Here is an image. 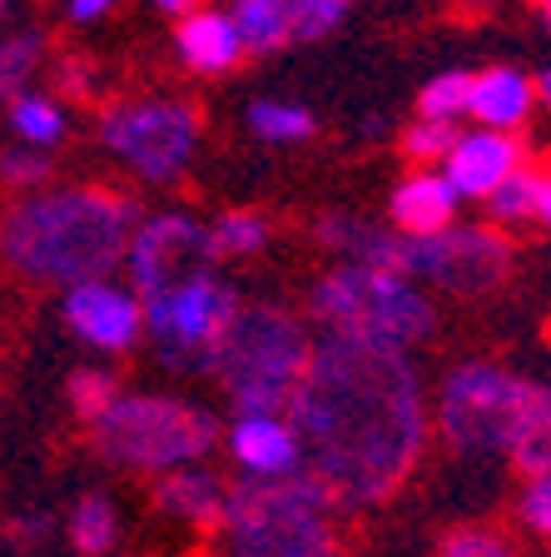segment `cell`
Masks as SVG:
<instances>
[{
    "label": "cell",
    "instance_id": "obj_1",
    "mask_svg": "<svg viewBox=\"0 0 551 557\" xmlns=\"http://www.w3.org/2000/svg\"><path fill=\"white\" fill-rule=\"evenodd\" d=\"M299 468L328 493L334 512H363L392 498L427 443V398L413 359L323 334L288 398Z\"/></svg>",
    "mask_w": 551,
    "mask_h": 557
},
{
    "label": "cell",
    "instance_id": "obj_2",
    "mask_svg": "<svg viewBox=\"0 0 551 557\" xmlns=\"http://www.w3.org/2000/svg\"><path fill=\"white\" fill-rule=\"evenodd\" d=\"M139 224L135 199L110 185L30 189L0 214V264L30 284H85L125 264V244Z\"/></svg>",
    "mask_w": 551,
    "mask_h": 557
},
{
    "label": "cell",
    "instance_id": "obj_3",
    "mask_svg": "<svg viewBox=\"0 0 551 557\" xmlns=\"http://www.w3.org/2000/svg\"><path fill=\"white\" fill-rule=\"evenodd\" d=\"M437 433L458 453H506L522 478L551 473V394L541 379L467 359L437 388Z\"/></svg>",
    "mask_w": 551,
    "mask_h": 557
},
{
    "label": "cell",
    "instance_id": "obj_4",
    "mask_svg": "<svg viewBox=\"0 0 551 557\" xmlns=\"http://www.w3.org/2000/svg\"><path fill=\"white\" fill-rule=\"evenodd\" d=\"M309 313L313 324H323V334L373 348H398V354L417 348L437 329V309L417 278L353 264V259H338L328 274H318L309 294Z\"/></svg>",
    "mask_w": 551,
    "mask_h": 557
},
{
    "label": "cell",
    "instance_id": "obj_5",
    "mask_svg": "<svg viewBox=\"0 0 551 557\" xmlns=\"http://www.w3.org/2000/svg\"><path fill=\"white\" fill-rule=\"evenodd\" d=\"M218 533L229 557H334V503L303 468L284 478H243L224 493Z\"/></svg>",
    "mask_w": 551,
    "mask_h": 557
},
{
    "label": "cell",
    "instance_id": "obj_6",
    "mask_svg": "<svg viewBox=\"0 0 551 557\" xmlns=\"http://www.w3.org/2000/svg\"><path fill=\"white\" fill-rule=\"evenodd\" d=\"M313 354V334L284 304H239L218 338L214 379L239 413H284Z\"/></svg>",
    "mask_w": 551,
    "mask_h": 557
},
{
    "label": "cell",
    "instance_id": "obj_7",
    "mask_svg": "<svg viewBox=\"0 0 551 557\" xmlns=\"http://www.w3.org/2000/svg\"><path fill=\"white\" fill-rule=\"evenodd\" d=\"M218 418L174 394H120L90 423V443L104 463L129 473H170L199 463L218 443Z\"/></svg>",
    "mask_w": 551,
    "mask_h": 557
},
{
    "label": "cell",
    "instance_id": "obj_8",
    "mask_svg": "<svg viewBox=\"0 0 551 557\" xmlns=\"http://www.w3.org/2000/svg\"><path fill=\"white\" fill-rule=\"evenodd\" d=\"M239 294L234 284L214 274V264L189 269L184 278L164 284V289L145 294L139 313H145V334L154 338L160 359L179 373H209L218 354V338L229 334L234 313H239Z\"/></svg>",
    "mask_w": 551,
    "mask_h": 557
},
{
    "label": "cell",
    "instance_id": "obj_9",
    "mask_svg": "<svg viewBox=\"0 0 551 557\" xmlns=\"http://www.w3.org/2000/svg\"><path fill=\"white\" fill-rule=\"evenodd\" d=\"M199 110L174 95L115 100L100 115V145L145 185H174L199 150Z\"/></svg>",
    "mask_w": 551,
    "mask_h": 557
},
{
    "label": "cell",
    "instance_id": "obj_10",
    "mask_svg": "<svg viewBox=\"0 0 551 557\" xmlns=\"http://www.w3.org/2000/svg\"><path fill=\"white\" fill-rule=\"evenodd\" d=\"M512 264H517V249L497 224L452 220L437 234H402V274L462 299L497 294L512 278Z\"/></svg>",
    "mask_w": 551,
    "mask_h": 557
},
{
    "label": "cell",
    "instance_id": "obj_11",
    "mask_svg": "<svg viewBox=\"0 0 551 557\" xmlns=\"http://www.w3.org/2000/svg\"><path fill=\"white\" fill-rule=\"evenodd\" d=\"M214 264L204 249V224L184 209H164V214H150L139 220L135 234L125 244V269H129V289L145 299V294L164 289L174 278H184L189 269Z\"/></svg>",
    "mask_w": 551,
    "mask_h": 557
},
{
    "label": "cell",
    "instance_id": "obj_12",
    "mask_svg": "<svg viewBox=\"0 0 551 557\" xmlns=\"http://www.w3.org/2000/svg\"><path fill=\"white\" fill-rule=\"evenodd\" d=\"M65 313L70 334L80 344L100 348V354H129V348L145 338V313H139V294L110 278H85V284H70L65 289Z\"/></svg>",
    "mask_w": 551,
    "mask_h": 557
},
{
    "label": "cell",
    "instance_id": "obj_13",
    "mask_svg": "<svg viewBox=\"0 0 551 557\" xmlns=\"http://www.w3.org/2000/svg\"><path fill=\"white\" fill-rule=\"evenodd\" d=\"M527 145L512 129H458L452 150L442 154V180L458 189V199H487L506 174L527 164Z\"/></svg>",
    "mask_w": 551,
    "mask_h": 557
},
{
    "label": "cell",
    "instance_id": "obj_14",
    "mask_svg": "<svg viewBox=\"0 0 551 557\" xmlns=\"http://www.w3.org/2000/svg\"><path fill=\"white\" fill-rule=\"evenodd\" d=\"M174 55L195 70V75L214 81V75L239 70L249 50H243V35L224 5H195V11H184L179 25H174Z\"/></svg>",
    "mask_w": 551,
    "mask_h": 557
},
{
    "label": "cell",
    "instance_id": "obj_15",
    "mask_svg": "<svg viewBox=\"0 0 551 557\" xmlns=\"http://www.w3.org/2000/svg\"><path fill=\"white\" fill-rule=\"evenodd\" d=\"M537 104V85L517 65H487L467 81V120H477L483 129H512L517 135L522 125H531Z\"/></svg>",
    "mask_w": 551,
    "mask_h": 557
},
{
    "label": "cell",
    "instance_id": "obj_16",
    "mask_svg": "<svg viewBox=\"0 0 551 557\" xmlns=\"http://www.w3.org/2000/svg\"><path fill=\"white\" fill-rule=\"evenodd\" d=\"M224 443H229L234 463L243 468V478H284L299 468V438L284 413H239Z\"/></svg>",
    "mask_w": 551,
    "mask_h": 557
},
{
    "label": "cell",
    "instance_id": "obj_17",
    "mask_svg": "<svg viewBox=\"0 0 551 557\" xmlns=\"http://www.w3.org/2000/svg\"><path fill=\"white\" fill-rule=\"evenodd\" d=\"M458 205L462 199L442 180V170H413L388 195V220L398 234H437L458 220Z\"/></svg>",
    "mask_w": 551,
    "mask_h": 557
},
{
    "label": "cell",
    "instance_id": "obj_18",
    "mask_svg": "<svg viewBox=\"0 0 551 557\" xmlns=\"http://www.w3.org/2000/svg\"><path fill=\"white\" fill-rule=\"evenodd\" d=\"M224 493H229V487L218 483L209 468L184 463V468L160 473V483H154V508L174 522L199 528V533H214L218 522H224Z\"/></svg>",
    "mask_w": 551,
    "mask_h": 557
},
{
    "label": "cell",
    "instance_id": "obj_19",
    "mask_svg": "<svg viewBox=\"0 0 551 557\" xmlns=\"http://www.w3.org/2000/svg\"><path fill=\"white\" fill-rule=\"evenodd\" d=\"M487 214L497 230H527V224L551 220V174L541 164H517L502 185L487 195Z\"/></svg>",
    "mask_w": 551,
    "mask_h": 557
},
{
    "label": "cell",
    "instance_id": "obj_20",
    "mask_svg": "<svg viewBox=\"0 0 551 557\" xmlns=\"http://www.w3.org/2000/svg\"><path fill=\"white\" fill-rule=\"evenodd\" d=\"M5 110H11V135L15 145H30V150H55L60 139L70 135V115L65 104L55 100V95L46 90H21L5 100Z\"/></svg>",
    "mask_w": 551,
    "mask_h": 557
},
{
    "label": "cell",
    "instance_id": "obj_21",
    "mask_svg": "<svg viewBox=\"0 0 551 557\" xmlns=\"http://www.w3.org/2000/svg\"><path fill=\"white\" fill-rule=\"evenodd\" d=\"M229 15L249 55H274L293 40V0H234Z\"/></svg>",
    "mask_w": 551,
    "mask_h": 557
},
{
    "label": "cell",
    "instance_id": "obj_22",
    "mask_svg": "<svg viewBox=\"0 0 551 557\" xmlns=\"http://www.w3.org/2000/svg\"><path fill=\"white\" fill-rule=\"evenodd\" d=\"M268 220L259 209H224L214 224H204V249L209 259H249L268 244Z\"/></svg>",
    "mask_w": 551,
    "mask_h": 557
},
{
    "label": "cell",
    "instance_id": "obj_23",
    "mask_svg": "<svg viewBox=\"0 0 551 557\" xmlns=\"http://www.w3.org/2000/svg\"><path fill=\"white\" fill-rule=\"evenodd\" d=\"M65 533H70V543H75V553H80V557L115 553V543H120V512H115V503L100 498V493H85V498L70 508Z\"/></svg>",
    "mask_w": 551,
    "mask_h": 557
},
{
    "label": "cell",
    "instance_id": "obj_24",
    "mask_svg": "<svg viewBox=\"0 0 551 557\" xmlns=\"http://www.w3.org/2000/svg\"><path fill=\"white\" fill-rule=\"evenodd\" d=\"M243 125H249L253 139H264V145H303V139H313L318 120L299 100H253Z\"/></svg>",
    "mask_w": 551,
    "mask_h": 557
},
{
    "label": "cell",
    "instance_id": "obj_25",
    "mask_svg": "<svg viewBox=\"0 0 551 557\" xmlns=\"http://www.w3.org/2000/svg\"><path fill=\"white\" fill-rule=\"evenodd\" d=\"M40 60H46V40L35 30L5 35V40H0V100L30 90V81L40 75Z\"/></svg>",
    "mask_w": 551,
    "mask_h": 557
},
{
    "label": "cell",
    "instance_id": "obj_26",
    "mask_svg": "<svg viewBox=\"0 0 551 557\" xmlns=\"http://www.w3.org/2000/svg\"><path fill=\"white\" fill-rule=\"evenodd\" d=\"M467 81L472 70H442L417 90V115L423 120H452L458 125L467 115Z\"/></svg>",
    "mask_w": 551,
    "mask_h": 557
},
{
    "label": "cell",
    "instance_id": "obj_27",
    "mask_svg": "<svg viewBox=\"0 0 551 557\" xmlns=\"http://www.w3.org/2000/svg\"><path fill=\"white\" fill-rule=\"evenodd\" d=\"M65 398H70V408H75L80 423H95V418L120 398V379L110 369H75L65 383Z\"/></svg>",
    "mask_w": 551,
    "mask_h": 557
},
{
    "label": "cell",
    "instance_id": "obj_28",
    "mask_svg": "<svg viewBox=\"0 0 551 557\" xmlns=\"http://www.w3.org/2000/svg\"><path fill=\"white\" fill-rule=\"evenodd\" d=\"M452 139H458V125L452 120H423L417 115L413 125L402 129V154L413 164H442V154L452 150Z\"/></svg>",
    "mask_w": 551,
    "mask_h": 557
},
{
    "label": "cell",
    "instance_id": "obj_29",
    "mask_svg": "<svg viewBox=\"0 0 551 557\" xmlns=\"http://www.w3.org/2000/svg\"><path fill=\"white\" fill-rule=\"evenodd\" d=\"M437 557H517V543L497 528H452L442 543H437Z\"/></svg>",
    "mask_w": 551,
    "mask_h": 557
},
{
    "label": "cell",
    "instance_id": "obj_30",
    "mask_svg": "<svg viewBox=\"0 0 551 557\" xmlns=\"http://www.w3.org/2000/svg\"><path fill=\"white\" fill-rule=\"evenodd\" d=\"M50 180V154L46 150H30V145H15V150H0V185L5 189H46Z\"/></svg>",
    "mask_w": 551,
    "mask_h": 557
},
{
    "label": "cell",
    "instance_id": "obj_31",
    "mask_svg": "<svg viewBox=\"0 0 551 557\" xmlns=\"http://www.w3.org/2000/svg\"><path fill=\"white\" fill-rule=\"evenodd\" d=\"M353 0H293V40H323L348 21Z\"/></svg>",
    "mask_w": 551,
    "mask_h": 557
},
{
    "label": "cell",
    "instance_id": "obj_32",
    "mask_svg": "<svg viewBox=\"0 0 551 557\" xmlns=\"http://www.w3.org/2000/svg\"><path fill=\"white\" fill-rule=\"evenodd\" d=\"M517 512L531 533H551V473H531L527 483H522Z\"/></svg>",
    "mask_w": 551,
    "mask_h": 557
},
{
    "label": "cell",
    "instance_id": "obj_33",
    "mask_svg": "<svg viewBox=\"0 0 551 557\" xmlns=\"http://www.w3.org/2000/svg\"><path fill=\"white\" fill-rule=\"evenodd\" d=\"M46 537H50V518H46V512H15V518H5V543L21 547V553H35Z\"/></svg>",
    "mask_w": 551,
    "mask_h": 557
},
{
    "label": "cell",
    "instance_id": "obj_34",
    "mask_svg": "<svg viewBox=\"0 0 551 557\" xmlns=\"http://www.w3.org/2000/svg\"><path fill=\"white\" fill-rule=\"evenodd\" d=\"M90 81H95V70L85 65V60H75V55L60 60V85H65V95H90L95 90Z\"/></svg>",
    "mask_w": 551,
    "mask_h": 557
},
{
    "label": "cell",
    "instance_id": "obj_35",
    "mask_svg": "<svg viewBox=\"0 0 551 557\" xmlns=\"http://www.w3.org/2000/svg\"><path fill=\"white\" fill-rule=\"evenodd\" d=\"M115 5H120V0H65V15L75 25H90V21H104Z\"/></svg>",
    "mask_w": 551,
    "mask_h": 557
},
{
    "label": "cell",
    "instance_id": "obj_36",
    "mask_svg": "<svg viewBox=\"0 0 551 557\" xmlns=\"http://www.w3.org/2000/svg\"><path fill=\"white\" fill-rule=\"evenodd\" d=\"M145 5H154L160 15H184V11H195L199 0H145Z\"/></svg>",
    "mask_w": 551,
    "mask_h": 557
},
{
    "label": "cell",
    "instance_id": "obj_37",
    "mask_svg": "<svg viewBox=\"0 0 551 557\" xmlns=\"http://www.w3.org/2000/svg\"><path fill=\"white\" fill-rule=\"evenodd\" d=\"M462 5H467V11H492L497 0H462Z\"/></svg>",
    "mask_w": 551,
    "mask_h": 557
},
{
    "label": "cell",
    "instance_id": "obj_38",
    "mask_svg": "<svg viewBox=\"0 0 551 557\" xmlns=\"http://www.w3.org/2000/svg\"><path fill=\"white\" fill-rule=\"evenodd\" d=\"M527 5H537V11H547V5H551V0H527Z\"/></svg>",
    "mask_w": 551,
    "mask_h": 557
},
{
    "label": "cell",
    "instance_id": "obj_39",
    "mask_svg": "<svg viewBox=\"0 0 551 557\" xmlns=\"http://www.w3.org/2000/svg\"><path fill=\"white\" fill-rule=\"evenodd\" d=\"M5 5H11V0H0V15H5Z\"/></svg>",
    "mask_w": 551,
    "mask_h": 557
},
{
    "label": "cell",
    "instance_id": "obj_40",
    "mask_svg": "<svg viewBox=\"0 0 551 557\" xmlns=\"http://www.w3.org/2000/svg\"><path fill=\"white\" fill-rule=\"evenodd\" d=\"M334 557H343V553H334Z\"/></svg>",
    "mask_w": 551,
    "mask_h": 557
}]
</instances>
